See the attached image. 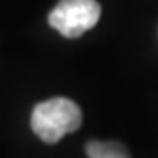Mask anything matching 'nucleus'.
Wrapping results in <instances>:
<instances>
[{
    "label": "nucleus",
    "mask_w": 158,
    "mask_h": 158,
    "mask_svg": "<svg viewBox=\"0 0 158 158\" xmlns=\"http://www.w3.org/2000/svg\"><path fill=\"white\" fill-rule=\"evenodd\" d=\"M88 158H131L128 149L116 141H89L86 143Z\"/></svg>",
    "instance_id": "7ed1b4c3"
},
{
    "label": "nucleus",
    "mask_w": 158,
    "mask_h": 158,
    "mask_svg": "<svg viewBox=\"0 0 158 158\" xmlns=\"http://www.w3.org/2000/svg\"><path fill=\"white\" fill-rule=\"evenodd\" d=\"M101 15V6L95 0H59L50 12V25L65 38H78L95 27Z\"/></svg>",
    "instance_id": "f03ea898"
},
{
    "label": "nucleus",
    "mask_w": 158,
    "mask_h": 158,
    "mask_svg": "<svg viewBox=\"0 0 158 158\" xmlns=\"http://www.w3.org/2000/svg\"><path fill=\"white\" fill-rule=\"evenodd\" d=\"M82 124V110L67 97H53L35 107L31 126L44 143H57L67 133H73Z\"/></svg>",
    "instance_id": "f257e3e1"
}]
</instances>
